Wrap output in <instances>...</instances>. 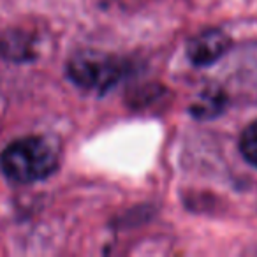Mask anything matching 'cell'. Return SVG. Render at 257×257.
Segmentation results:
<instances>
[{
	"label": "cell",
	"instance_id": "obj_1",
	"mask_svg": "<svg viewBox=\"0 0 257 257\" xmlns=\"http://www.w3.org/2000/svg\"><path fill=\"white\" fill-rule=\"evenodd\" d=\"M0 168L16 183H34L51 176L58 168V152L41 136L13 141L0 155Z\"/></svg>",
	"mask_w": 257,
	"mask_h": 257
},
{
	"label": "cell",
	"instance_id": "obj_2",
	"mask_svg": "<svg viewBox=\"0 0 257 257\" xmlns=\"http://www.w3.org/2000/svg\"><path fill=\"white\" fill-rule=\"evenodd\" d=\"M67 74L81 88L106 92L121 79L123 65L109 55L99 51H81L69 60Z\"/></svg>",
	"mask_w": 257,
	"mask_h": 257
},
{
	"label": "cell",
	"instance_id": "obj_3",
	"mask_svg": "<svg viewBox=\"0 0 257 257\" xmlns=\"http://www.w3.org/2000/svg\"><path fill=\"white\" fill-rule=\"evenodd\" d=\"M231 48V39L222 30H204L187 44V55L194 65H211Z\"/></svg>",
	"mask_w": 257,
	"mask_h": 257
},
{
	"label": "cell",
	"instance_id": "obj_4",
	"mask_svg": "<svg viewBox=\"0 0 257 257\" xmlns=\"http://www.w3.org/2000/svg\"><path fill=\"white\" fill-rule=\"evenodd\" d=\"M239 150L243 157L257 168V121H253L243 131L241 140H239Z\"/></svg>",
	"mask_w": 257,
	"mask_h": 257
},
{
	"label": "cell",
	"instance_id": "obj_5",
	"mask_svg": "<svg viewBox=\"0 0 257 257\" xmlns=\"http://www.w3.org/2000/svg\"><path fill=\"white\" fill-rule=\"evenodd\" d=\"M222 106H224V99L220 93H206L199 102H196L192 111L199 118H211L222 109Z\"/></svg>",
	"mask_w": 257,
	"mask_h": 257
}]
</instances>
